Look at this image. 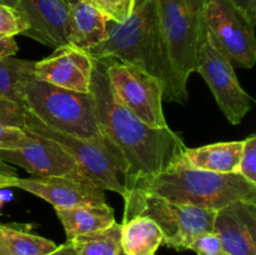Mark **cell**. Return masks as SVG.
<instances>
[{"label":"cell","mask_w":256,"mask_h":255,"mask_svg":"<svg viewBox=\"0 0 256 255\" xmlns=\"http://www.w3.org/2000/svg\"><path fill=\"white\" fill-rule=\"evenodd\" d=\"M79 255H125L120 244V224L108 229L82 235L72 240Z\"/></svg>","instance_id":"obj_22"},{"label":"cell","mask_w":256,"mask_h":255,"mask_svg":"<svg viewBox=\"0 0 256 255\" xmlns=\"http://www.w3.org/2000/svg\"><path fill=\"white\" fill-rule=\"evenodd\" d=\"M105 65L112 92L124 106L149 126H169L162 112L164 88L159 80L119 60L105 59Z\"/></svg>","instance_id":"obj_9"},{"label":"cell","mask_w":256,"mask_h":255,"mask_svg":"<svg viewBox=\"0 0 256 255\" xmlns=\"http://www.w3.org/2000/svg\"><path fill=\"white\" fill-rule=\"evenodd\" d=\"M108 18L89 2L69 6V45L89 52L106 39Z\"/></svg>","instance_id":"obj_16"},{"label":"cell","mask_w":256,"mask_h":255,"mask_svg":"<svg viewBox=\"0 0 256 255\" xmlns=\"http://www.w3.org/2000/svg\"><path fill=\"white\" fill-rule=\"evenodd\" d=\"M32 136L34 140L25 146L19 149L0 150V159L8 164L22 168L32 176L89 179L75 160L56 142L38 135Z\"/></svg>","instance_id":"obj_11"},{"label":"cell","mask_w":256,"mask_h":255,"mask_svg":"<svg viewBox=\"0 0 256 255\" xmlns=\"http://www.w3.org/2000/svg\"><path fill=\"white\" fill-rule=\"evenodd\" d=\"M12 188L30 192L50 202L55 209L106 204L105 190L89 179L68 176H18L12 182Z\"/></svg>","instance_id":"obj_12"},{"label":"cell","mask_w":256,"mask_h":255,"mask_svg":"<svg viewBox=\"0 0 256 255\" xmlns=\"http://www.w3.org/2000/svg\"><path fill=\"white\" fill-rule=\"evenodd\" d=\"M24 132L56 142L75 160V162L92 182L104 190H112L122 196L125 195L124 176L122 174V169L108 149L88 140L52 129L28 110H25Z\"/></svg>","instance_id":"obj_8"},{"label":"cell","mask_w":256,"mask_h":255,"mask_svg":"<svg viewBox=\"0 0 256 255\" xmlns=\"http://www.w3.org/2000/svg\"><path fill=\"white\" fill-rule=\"evenodd\" d=\"M34 140L32 135L19 128L0 125V150L19 149Z\"/></svg>","instance_id":"obj_27"},{"label":"cell","mask_w":256,"mask_h":255,"mask_svg":"<svg viewBox=\"0 0 256 255\" xmlns=\"http://www.w3.org/2000/svg\"><path fill=\"white\" fill-rule=\"evenodd\" d=\"M96 8L112 22L122 24L132 14L135 0H82Z\"/></svg>","instance_id":"obj_23"},{"label":"cell","mask_w":256,"mask_h":255,"mask_svg":"<svg viewBox=\"0 0 256 255\" xmlns=\"http://www.w3.org/2000/svg\"><path fill=\"white\" fill-rule=\"evenodd\" d=\"M195 72L209 85L226 119L234 125L240 124L252 109V99L240 85L232 62L219 52L208 32L200 45Z\"/></svg>","instance_id":"obj_10"},{"label":"cell","mask_w":256,"mask_h":255,"mask_svg":"<svg viewBox=\"0 0 256 255\" xmlns=\"http://www.w3.org/2000/svg\"><path fill=\"white\" fill-rule=\"evenodd\" d=\"M242 142H215L199 148H186L180 162L192 169L228 174L236 172Z\"/></svg>","instance_id":"obj_17"},{"label":"cell","mask_w":256,"mask_h":255,"mask_svg":"<svg viewBox=\"0 0 256 255\" xmlns=\"http://www.w3.org/2000/svg\"><path fill=\"white\" fill-rule=\"evenodd\" d=\"M90 92L99 129L122 169L125 192L145 184L182 159L186 145L179 132L152 128L120 102L106 74L105 59L92 58Z\"/></svg>","instance_id":"obj_1"},{"label":"cell","mask_w":256,"mask_h":255,"mask_svg":"<svg viewBox=\"0 0 256 255\" xmlns=\"http://www.w3.org/2000/svg\"><path fill=\"white\" fill-rule=\"evenodd\" d=\"M0 234L12 255H48L58 245L46 238L0 224Z\"/></svg>","instance_id":"obj_21"},{"label":"cell","mask_w":256,"mask_h":255,"mask_svg":"<svg viewBox=\"0 0 256 255\" xmlns=\"http://www.w3.org/2000/svg\"><path fill=\"white\" fill-rule=\"evenodd\" d=\"M34 65L32 60L19 59L14 55L0 58V95L22 108L20 85L34 75Z\"/></svg>","instance_id":"obj_20"},{"label":"cell","mask_w":256,"mask_h":255,"mask_svg":"<svg viewBox=\"0 0 256 255\" xmlns=\"http://www.w3.org/2000/svg\"><path fill=\"white\" fill-rule=\"evenodd\" d=\"M205 24L210 40L222 55L244 69L256 62V20L232 0H208Z\"/></svg>","instance_id":"obj_7"},{"label":"cell","mask_w":256,"mask_h":255,"mask_svg":"<svg viewBox=\"0 0 256 255\" xmlns=\"http://www.w3.org/2000/svg\"><path fill=\"white\" fill-rule=\"evenodd\" d=\"M134 188L175 204L214 212L238 200H256V184L239 172L219 174L192 169L180 160L150 182Z\"/></svg>","instance_id":"obj_3"},{"label":"cell","mask_w":256,"mask_h":255,"mask_svg":"<svg viewBox=\"0 0 256 255\" xmlns=\"http://www.w3.org/2000/svg\"><path fill=\"white\" fill-rule=\"evenodd\" d=\"M19 50L16 42L12 36L0 35V58L12 56Z\"/></svg>","instance_id":"obj_30"},{"label":"cell","mask_w":256,"mask_h":255,"mask_svg":"<svg viewBox=\"0 0 256 255\" xmlns=\"http://www.w3.org/2000/svg\"><path fill=\"white\" fill-rule=\"evenodd\" d=\"M20 95L22 108L45 125L108 149L98 124L94 96L90 92L62 89L35 79L32 75L22 82Z\"/></svg>","instance_id":"obj_4"},{"label":"cell","mask_w":256,"mask_h":255,"mask_svg":"<svg viewBox=\"0 0 256 255\" xmlns=\"http://www.w3.org/2000/svg\"><path fill=\"white\" fill-rule=\"evenodd\" d=\"M248 182L256 184V136L250 135L242 140V150L238 172Z\"/></svg>","instance_id":"obj_25"},{"label":"cell","mask_w":256,"mask_h":255,"mask_svg":"<svg viewBox=\"0 0 256 255\" xmlns=\"http://www.w3.org/2000/svg\"><path fill=\"white\" fill-rule=\"evenodd\" d=\"M92 58L115 59L132 65L162 82L164 99L186 104V88L178 80L160 30L156 0H135L132 14L122 24L108 20L106 39L90 49Z\"/></svg>","instance_id":"obj_2"},{"label":"cell","mask_w":256,"mask_h":255,"mask_svg":"<svg viewBox=\"0 0 256 255\" xmlns=\"http://www.w3.org/2000/svg\"><path fill=\"white\" fill-rule=\"evenodd\" d=\"M155 255H156V254H155Z\"/></svg>","instance_id":"obj_36"},{"label":"cell","mask_w":256,"mask_h":255,"mask_svg":"<svg viewBox=\"0 0 256 255\" xmlns=\"http://www.w3.org/2000/svg\"><path fill=\"white\" fill-rule=\"evenodd\" d=\"M242 12H246L252 19L256 20V0H232Z\"/></svg>","instance_id":"obj_31"},{"label":"cell","mask_w":256,"mask_h":255,"mask_svg":"<svg viewBox=\"0 0 256 255\" xmlns=\"http://www.w3.org/2000/svg\"><path fill=\"white\" fill-rule=\"evenodd\" d=\"M26 29L28 22L19 10L0 4V35L14 38Z\"/></svg>","instance_id":"obj_24"},{"label":"cell","mask_w":256,"mask_h":255,"mask_svg":"<svg viewBox=\"0 0 256 255\" xmlns=\"http://www.w3.org/2000/svg\"><path fill=\"white\" fill-rule=\"evenodd\" d=\"M206 2L208 0H156L162 40L172 70L184 88L196 69L200 45L206 34Z\"/></svg>","instance_id":"obj_6"},{"label":"cell","mask_w":256,"mask_h":255,"mask_svg":"<svg viewBox=\"0 0 256 255\" xmlns=\"http://www.w3.org/2000/svg\"><path fill=\"white\" fill-rule=\"evenodd\" d=\"M164 235L154 220L134 216L120 224V244L125 255H155Z\"/></svg>","instance_id":"obj_19"},{"label":"cell","mask_w":256,"mask_h":255,"mask_svg":"<svg viewBox=\"0 0 256 255\" xmlns=\"http://www.w3.org/2000/svg\"><path fill=\"white\" fill-rule=\"evenodd\" d=\"M82 2V0H64L65 4H68L69 6H72V5L76 4V2Z\"/></svg>","instance_id":"obj_35"},{"label":"cell","mask_w":256,"mask_h":255,"mask_svg":"<svg viewBox=\"0 0 256 255\" xmlns=\"http://www.w3.org/2000/svg\"><path fill=\"white\" fill-rule=\"evenodd\" d=\"M190 250L198 255H229L222 246L219 236L214 232L199 235L190 246Z\"/></svg>","instance_id":"obj_28"},{"label":"cell","mask_w":256,"mask_h":255,"mask_svg":"<svg viewBox=\"0 0 256 255\" xmlns=\"http://www.w3.org/2000/svg\"><path fill=\"white\" fill-rule=\"evenodd\" d=\"M48 255H79L72 240H66L64 244L58 245L56 249Z\"/></svg>","instance_id":"obj_32"},{"label":"cell","mask_w":256,"mask_h":255,"mask_svg":"<svg viewBox=\"0 0 256 255\" xmlns=\"http://www.w3.org/2000/svg\"><path fill=\"white\" fill-rule=\"evenodd\" d=\"M94 60L88 52L72 45L58 48L50 56L35 62L34 78L48 84L72 90L89 92Z\"/></svg>","instance_id":"obj_13"},{"label":"cell","mask_w":256,"mask_h":255,"mask_svg":"<svg viewBox=\"0 0 256 255\" xmlns=\"http://www.w3.org/2000/svg\"><path fill=\"white\" fill-rule=\"evenodd\" d=\"M122 198V222L134 216H146L154 220L164 235L162 244L175 250H190L199 235L212 232L216 212L214 210L175 204L140 188L128 189Z\"/></svg>","instance_id":"obj_5"},{"label":"cell","mask_w":256,"mask_h":255,"mask_svg":"<svg viewBox=\"0 0 256 255\" xmlns=\"http://www.w3.org/2000/svg\"><path fill=\"white\" fill-rule=\"evenodd\" d=\"M20 0H0V4L6 5V6L14 8V9H18L19 8Z\"/></svg>","instance_id":"obj_33"},{"label":"cell","mask_w":256,"mask_h":255,"mask_svg":"<svg viewBox=\"0 0 256 255\" xmlns=\"http://www.w3.org/2000/svg\"><path fill=\"white\" fill-rule=\"evenodd\" d=\"M16 10L28 22L24 36L54 49L69 45V5L64 0H20Z\"/></svg>","instance_id":"obj_15"},{"label":"cell","mask_w":256,"mask_h":255,"mask_svg":"<svg viewBox=\"0 0 256 255\" xmlns=\"http://www.w3.org/2000/svg\"><path fill=\"white\" fill-rule=\"evenodd\" d=\"M0 255H12L10 254L9 249H8L6 244H5L4 239H2V234H0Z\"/></svg>","instance_id":"obj_34"},{"label":"cell","mask_w":256,"mask_h":255,"mask_svg":"<svg viewBox=\"0 0 256 255\" xmlns=\"http://www.w3.org/2000/svg\"><path fill=\"white\" fill-rule=\"evenodd\" d=\"M18 178L16 172L8 162L0 159V190L5 188H12V182Z\"/></svg>","instance_id":"obj_29"},{"label":"cell","mask_w":256,"mask_h":255,"mask_svg":"<svg viewBox=\"0 0 256 255\" xmlns=\"http://www.w3.org/2000/svg\"><path fill=\"white\" fill-rule=\"evenodd\" d=\"M0 125L25 130V110L16 102L0 95Z\"/></svg>","instance_id":"obj_26"},{"label":"cell","mask_w":256,"mask_h":255,"mask_svg":"<svg viewBox=\"0 0 256 255\" xmlns=\"http://www.w3.org/2000/svg\"><path fill=\"white\" fill-rule=\"evenodd\" d=\"M212 232L229 255H256V200H238L218 210Z\"/></svg>","instance_id":"obj_14"},{"label":"cell","mask_w":256,"mask_h":255,"mask_svg":"<svg viewBox=\"0 0 256 255\" xmlns=\"http://www.w3.org/2000/svg\"><path fill=\"white\" fill-rule=\"evenodd\" d=\"M55 212L64 228L68 240H72L82 235L102 232L116 222L114 210L108 202L102 205L58 208Z\"/></svg>","instance_id":"obj_18"}]
</instances>
